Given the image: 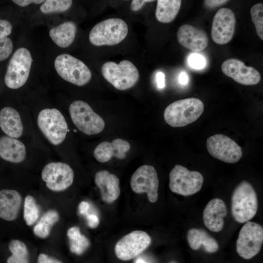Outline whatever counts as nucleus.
Masks as SVG:
<instances>
[{"instance_id": "obj_1", "label": "nucleus", "mask_w": 263, "mask_h": 263, "mask_svg": "<svg viewBox=\"0 0 263 263\" xmlns=\"http://www.w3.org/2000/svg\"><path fill=\"white\" fill-rule=\"evenodd\" d=\"M204 110V103L199 98L180 99L166 107L164 118L166 122L172 127H182L198 119Z\"/></svg>"}, {"instance_id": "obj_2", "label": "nucleus", "mask_w": 263, "mask_h": 263, "mask_svg": "<svg viewBox=\"0 0 263 263\" xmlns=\"http://www.w3.org/2000/svg\"><path fill=\"white\" fill-rule=\"evenodd\" d=\"M258 209L257 193L252 185L245 180L241 182L231 196V212L235 220L240 223L249 221Z\"/></svg>"}, {"instance_id": "obj_3", "label": "nucleus", "mask_w": 263, "mask_h": 263, "mask_svg": "<svg viewBox=\"0 0 263 263\" xmlns=\"http://www.w3.org/2000/svg\"><path fill=\"white\" fill-rule=\"evenodd\" d=\"M128 33L125 21L119 18H110L95 24L90 32L89 39L95 46H112L123 41Z\"/></svg>"}, {"instance_id": "obj_4", "label": "nucleus", "mask_w": 263, "mask_h": 263, "mask_svg": "<svg viewBox=\"0 0 263 263\" xmlns=\"http://www.w3.org/2000/svg\"><path fill=\"white\" fill-rule=\"evenodd\" d=\"M101 72L108 82L121 91L132 88L139 79L137 68L128 60H123L118 64L106 62L101 67Z\"/></svg>"}, {"instance_id": "obj_5", "label": "nucleus", "mask_w": 263, "mask_h": 263, "mask_svg": "<svg viewBox=\"0 0 263 263\" xmlns=\"http://www.w3.org/2000/svg\"><path fill=\"white\" fill-rule=\"evenodd\" d=\"M37 124L42 134L53 145L61 144L67 136L68 129L66 119L56 108L41 110L38 115Z\"/></svg>"}, {"instance_id": "obj_6", "label": "nucleus", "mask_w": 263, "mask_h": 263, "mask_svg": "<svg viewBox=\"0 0 263 263\" xmlns=\"http://www.w3.org/2000/svg\"><path fill=\"white\" fill-rule=\"evenodd\" d=\"M69 111L72 121L82 132L94 135L103 130L105 126L103 119L86 102L74 101L70 104Z\"/></svg>"}, {"instance_id": "obj_7", "label": "nucleus", "mask_w": 263, "mask_h": 263, "mask_svg": "<svg viewBox=\"0 0 263 263\" xmlns=\"http://www.w3.org/2000/svg\"><path fill=\"white\" fill-rule=\"evenodd\" d=\"M54 65L58 75L74 85L84 86L91 79L92 73L86 65L69 54H62L58 56Z\"/></svg>"}, {"instance_id": "obj_8", "label": "nucleus", "mask_w": 263, "mask_h": 263, "mask_svg": "<svg viewBox=\"0 0 263 263\" xmlns=\"http://www.w3.org/2000/svg\"><path fill=\"white\" fill-rule=\"evenodd\" d=\"M32 61V55L26 48L21 47L15 51L8 63L4 76L7 87L17 89L26 82Z\"/></svg>"}, {"instance_id": "obj_9", "label": "nucleus", "mask_w": 263, "mask_h": 263, "mask_svg": "<svg viewBox=\"0 0 263 263\" xmlns=\"http://www.w3.org/2000/svg\"><path fill=\"white\" fill-rule=\"evenodd\" d=\"M169 188L174 193L185 196L192 195L202 188L204 178L197 171H191L186 167L176 165L169 174Z\"/></svg>"}, {"instance_id": "obj_10", "label": "nucleus", "mask_w": 263, "mask_h": 263, "mask_svg": "<svg viewBox=\"0 0 263 263\" xmlns=\"http://www.w3.org/2000/svg\"><path fill=\"white\" fill-rule=\"evenodd\" d=\"M263 243V228L258 223L248 221L242 227L236 241V251L248 260L260 251Z\"/></svg>"}, {"instance_id": "obj_11", "label": "nucleus", "mask_w": 263, "mask_h": 263, "mask_svg": "<svg viewBox=\"0 0 263 263\" xmlns=\"http://www.w3.org/2000/svg\"><path fill=\"white\" fill-rule=\"evenodd\" d=\"M41 179L53 191H61L70 187L74 179V172L67 163L52 162L46 164L41 171Z\"/></svg>"}, {"instance_id": "obj_12", "label": "nucleus", "mask_w": 263, "mask_h": 263, "mask_svg": "<svg viewBox=\"0 0 263 263\" xmlns=\"http://www.w3.org/2000/svg\"><path fill=\"white\" fill-rule=\"evenodd\" d=\"M151 243V238L147 232L134 230L117 242L114 246V252L120 260L129 261L145 250Z\"/></svg>"}, {"instance_id": "obj_13", "label": "nucleus", "mask_w": 263, "mask_h": 263, "mask_svg": "<svg viewBox=\"0 0 263 263\" xmlns=\"http://www.w3.org/2000/svg\"><path fill=\"white\" fill-rule=\"evenodd\" d=\"M206 145L212 156L227 163L237 162L243 155L241 147L231 138L223 134L209 137Z\"/></svg>"}, {"instance_id": "obj_14", "label": "nucleus", "mask_w": 263, "mask_h": 263, "mask_svg": "<svg viewBox=\"0 0 263 263\" xmlns=\"http://www.w3.org/2000/svg\"><path fill=\"white\" fill-rule=\"evenodd\" d=\"M130 184L134 192L146 193L150 202L157 201L159 180L157 172L153 166L144 165L139 167L132 175Z\"/></svg>"}, {"instance_id": "obj_15", "label": "nucleus", "mask_w": 263, "mask_h": 263, "mask_svg": "<svg viewBox=\"0 0 263 263\" xmlns=\"http://www.w3.org/2000/svg\"><path fill=\"white\" fill-rule=\"evenodd\" d=\"M236 18L233 11L227 8L218 10L214 16L211 30L213 41L219 45L229 42L235 32Z\"/></svg>"}, {"instance_id": "obj_16", "label": "nucleus", "mask_w": 263, "mask_h": 263, "mask_svg": "<svg viewBox=\"0 0 263 263\" xmlns=\"http://www.w3.org/2000/svg\"><path fill=\"white\" fill-rule=\"evenodd\" d=\"M221 69L225 75L244 85L257 84L261 79L260 73L256 69L246 66L236 58L225 60L222 64Z\"/></svg>"}, {"instance_id": "obj_17", "label": "nucleus", "mask_w": 263, "mask_h": 263, "mask_svg": "<svg viewBox=\"0 0 263 263\" xmlns=\"http://www.w3.org/2000/svg\"><path fill=\"white\" fill-rule=\"evenodd\" d=\"M177 38L183 46L196 52L205 49L208 43L207 36L204 30L188 24L178 28Z\"/></svg>"}, {"instance_id": "obj_18", "label": "nucleus", "mask_w": 263, "mask_h": 263, "mask_svg": "<svg viewBox=\"0 0 263 263\" xmlns=\"http://www.w3.org/2000/svg\"><path fill=\"white\" fill-rule=\"evenodd\" d=\"M227 213L225 202L220 198H213L207 203L203 211L204 223L210 230L219 232L223 228L224 219Z\"/></svg>"}, {"instance_id": "obj_19", "label": "nucleus", "mask_w": 263, "mask_h": 263, "mask_svg": "<svg viewBox=\"0 0 263 263\" xmlns=\"http://www.w3.org/2000/svg\"><path fill=\"white\" fill-rule=\"evenodd\" d=\"M94 182L100 190L103 201L112 203L119 197L120 181L115 174L106 170H100L95 175Z\"/></svg>"}, {"instance_id": "obj_20", "label": "nucleus", "mask_w": 263, "mask_h": 263, "mask_svg": "<svg viewBox=\"0 0 263 263\" xmlns=\"http://www.w3.org/2000/svg\"><path fill=\"white\" fill-rule=\"evenodd\" d=\"M130 148V144L127 141L116 138L112 142L103 141L99 143L94 150V155L95 159L101 163L107 162L113 156L123 159Z\"/></svg>"}, {"instance_id": "obj_21", "label": "nucleus", "mask_w": 263, "mask_h": 263, "mask_svg": "<svg viewBox=\"0 0 263 263\" xmlns=\"http://www.w3.org/2000/svg\"><path fill=\"white\" fill-rule=\"evenodd\" d=\"M26 157V149L23 143L9 136L0 137V157L12 163H20Z\"/></svg>"}, {"instance_id": "obj_22", "label": "nucleus", "mask_w": 263, "mask_h": 263, "mask_svg": "<svg viewBox=\"0 0 263 263\" xmlns=\"http://www.w3.org/2000/svg\"><path fill=\"white\" fill-rule=\"evenodd\" d=\"M21 203L22 198L18 191L8 189L0 190V218L8 221L15 220Z\"/></svg>"}, {"instance_id": "obj_23", "label": "nucleus", "mask_w": 263, "mask_h": 263, "mask_svg": "<svg viewBox=\"0 0 263 263\" xmlns=\"http://www.w3.org/2000/svg\"><path fill=\"white\" fill-rule=\"evenodd\" d=\"M0 128L7 136L19 138L23 132V126L19 112L11 107L3 108L0 111Z\"/></svg>"}, {"instance_id": "obj_24", "label": "nucleus", "mask_w": 263, "mask_h": 263, "mask_svg": "<svg viewBox=\"0 0 263 263\" xmlns=\"http://www.w3.org/2000/svg\"><path fill=\"white\" fill-rule=\"evenodd\" d=\"M187 238L189 247L194 250H197L203 246L206 252L214 253L219 248L216 239L203 229L192 228L189 229Z\"/></svg>"}, {"instance_id": "obj_25", "label": "nucleus", "mask_w": 263, "mask_h": 263, "mask_svg": "<svg viewBox=\"0 0 263 263\" xmlns=\"http://www.w3.org/2000/svg\"><path fill=\"white\" fill-rule=\"evenodd\" d=\"M76 30L75 23L67 21L52 28L49 34L52 40L57 46L67 48L73 43Z\"/></svg>"}, {"instance_id": "obj_26", "label": "nucleus", "mask_w": 263, "mask_h": 263, "mask_svg": "<svg viewBox=\"0 0 263 263\" xmlns=\"http://www.w3.org/2000/svg\"><path fill=\"white\" fill-rule=\"evenodd\" d=\"M182 3L180 0H158L155 17L160 22L167 23L173 21L178 14Z\"/></svg>"}, {"instance_id": "obj_27", "label": "nucleus", "mask_w": 263, "mask_h": 263, "mask_svg": "<svg viewBox=\"0 0 263 263\" xmlns=\"http://www.w3.org/2000/svg\"><path fill=\"white\" fill-rule=\"evenodd\" d=\"M67 235L72 253L80 255L89 248L90 241L86 236L81 234L79 227L73 226L69 228Z\"/></svg>"}, {"instance_id": "obj_28", "label": "nucleus", "mask_w": 263, "mask_h": 263, "mask_svg": "<svg viewBox=\"0 0 263 263\" xmlns=\"http://www.w3.org/2000/svg\"><path fill=\"white\" fill-rule=\"evenodd\" d=\"M59 219L58 212L55 210L47 211L33 228L34 233L40 238H46L50 234L51 227Z\"/></svg>"}, {"instance_id": "obj_29", "label": "nucleus", "mask_w": 263, "mask_h": 263, "mask_svg": "<svg viewBox=\"0 0 263 263\" xmlns=\"http://www.w3.org/2000/svg\"><path fill=\"white\" fill-rule=\"evenodd\" d=\"M12 253L7 263H29V252L25 244L19 240H12L9 244Z\"/></svg>"}, {"instance_id": "obj_30", "label": "nucleus", "mask_w": 263, "mask_h": 263, "mask_svg": "<svg viewBox=\"0 0 263 263\" xmlns=\"http://www.w3.org/2000/svg\"><path fill=\"white\" fill-rule=\"evenodd\" d=\"M39 216V208L35 198L27 195L24 200L23 218L28 225H33Z\"/></svg>"}, {"instance_id": "obj_31", "label": "nucleus", "mask_w": 263, "mask_h": 263, "mask_svg": "<svg viewBox=\"0 0 263 263\" xmlns=\"http://www.w3.org/2000/svg\"><path fill=\"white\" fill-rule=\"evenodd\" d=\"M72 3L71 0H47L40 6V10L45 14L62 12L68 10Z\"/></svg>"}, {"instance_id": "obj_32", "label": "nucleus", "mask_w": 263, "mask_h": 263, "mask_svg": "<svg viewBox=\"0 0 263 263\" xmlns=\"http://www.w3.org/2000/svg\"><path fill=\"white\" fill-rule=\"evenodd\" d=\"M250 15L255 25L257 34L263 40V4L258 3L251 8Z\"/></svg>"}, {"instance_id": "obj_33", "label": "nucleus", "mask_w": 263, "mask_h": 263, "mask_svg": "<svg viewBox=\"0 0 263 263\" xmlns=\"http://www.w3.org/2000/svg\"><path fill=\"white\" fill-rule=\"evenodd\" d=\"M13 48L11 39L7 37L0 38V61L8 58Z\"/></svg>"}, {"instance_id": "obj_34", "label": "nucleus", "mask_w": 263, "mask_h": 263, "mask_svg": "<svg viewBox=\"0 0 263 263\" xmlns=\"http://www.w3.org/2000/svg\"><path fill=\"white\" fill-rule=\"evenodd\" d=\"M188 63L190 67L196 70H201L205 67L206 61L202 55L194 53L188 56Z\"/></svg>"}, {"instance_id": "obj_35", "label": "nucleus", "mask_w": 263, "mask_h": 263, "mask_svg": "<svg viewBox=\"0 0 263 263\" xmlns=\"http://www.w3.org/2000/svg\"><path fill=\"white\" fill-rule=\"evenodd\" d=\"M12 25L7 20L0 19V38H6L11 33Z\"/></svg>"}, {"instance_id": "obj_36", "label": "nucleus", "mask_w": 263, "mask_h": 263, "mask_svg": "<svg viewBox=\"0 0 263 263\" xmlns=\"http://www.w3.org/2000/svg\"><path fill=\"white\" fill-rule=\"evenodd\" d=\"M154 1L150 0H132L131 3V9L133 12L140 10L144 5L148 2Z\"/></svg>"}, {"instance_id": "obj_37", "label": "nucleus", "mask_w": 263, "mask_h": 263, "mask_svg": "<svg viewBox=\"0 0 263 263\" xmlns=\"http://www.w3.org/2000/svg\"><path fill=\"white\" fill-rule=\"evenodd\" d=\"M38 263H62L61 261L46 254L41 253L38 255Z\"/></svg>"}, {"instance_id": "obj_38", "label": "nucleus", "mask_w": 263, "mask_h": 263, "mask_svg": "<svg viewBox=\"0 0 263 263\" xmlns=\"http://www.w3.org/2000/svg\"><path fill=\"white\" fill-rule=\"evenodd\" d=\"M87 222L89 227L91 228H96L99 224V220L95 214L87 215Z\"/></svg>"}, {"instance_id": "obj_39", "label": "nucleus", "mask_w": 263, "mask_h": 263, "mask_svg": "<svg viewBox=\"0 0 263 263\" xmlns=\"http://www.w3.org/2000/svg\"><path fill=\"white\" fill-rule=\"evenodd\" d=\"M15 3L20 6H26L31 3H35V4H39L43 2H44V0H12Z\"/></svg>"}, {"instance_id": "obj_40", "label": "nucleus", "mask_w": 263, "mask_h": 263, "mask_svg": "<svg viewBox=\"0 0 263 263\" xmlns=\"http://www.w3.org/2000/svg\"><path fill=\"white\" fill-rule=\"evenodd\" d=\"M90 205L86 201H82L78 206V211L81 215H87Z\"/></svg>"}, {"instance_id": "obj_41", "label": "nucleus", "mask_w": 263, "mask_h": 263, "mask_svg": "<svg viewBox=\"0 0 263 263\" xmlns=\"http://www.w3.org/2000/svg\"><path fill=\"white\" fill-rule=\"evenodd\" d=\"M157 86L159 88L165 87V75L161 72H158L156 75Z\"/></svg>"}, {"instance_id": "obj_42", "label": "nucleus", "mask_w": 263, "mask_h": 263, "mask_svg": "<svg viewBox=\"0 0 263 263\" xmlns=\"http://www.w3.org/2000/svg\"><path fill=\"white\" fill-rule=\"evenodd\" d=\"M228 0H205V3L207 6L211 7L221 5L225 4Z\"/></svg>"}, {"instance_id": "obj_43", "label": "nucleus", "mask_w": 263, "mask_h": 263, "mask_svg": "<svg viewBox=\"0 0 263 263\" xmlns=\"http://www.w3.org/2000/svg\"><path fill=\"white\" fill-rule=\"evenodd\" d=\"M188 77L185 72H182L179 75V81L181 85H185L188 83Z\"/></svg>"}, {"instance_id": "obj_44", "label": "nucleus", "mask_w": 263, "mask_h": 263, "mask_svg": "<svg viewBox=\"0 0 263 263\" xmlns=\"http://www.w3.org/2000/svg\"><path fill=\"white\" fill-rule=\"evenodd\" d=\"M135 263H148L146 262L145 261L141 259H137L135 262Z\"/></svg>"}, {"instance_id": "obj_45", "label": "nucleus", "mask_w": 263, "mask_h": 263, "mask_svg": "<svg viewBox=\"0 0 263 263\" xmlns=\"http://www.w3.org/2000/svg\"><path fill=\"white\" fill-rule=\"evenodd\" d=\"M168 263H178L177 262L175 261H171L169 262Z\"/></svg>"}]
</instances>
